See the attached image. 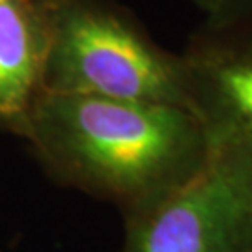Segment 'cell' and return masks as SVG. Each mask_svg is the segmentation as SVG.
Returning <instances> with one entry per match:
<instances>
[{
  "label": "cell",
  "instance_id": "6da1fadb",
  "mask_svg": "<svg viewBox=\"0 0 252 252\" xmlns=\"http://www.w3.org/2000/svg\"><path fill=\"white\" fill-rule=\"evenodd\" d=\"M19 136L53 180L114 204L124 220L187 185L213 150L185 107L51 92L37 95Z\"/></svg>",
  "mask_w": 252,
  "mask_h": 252
},
{
  "label": "cell",
  "instance_id": "7a4b0ae2",
  "mask_svg": "<svg viewBox=\"0 0 252 252\" xmlns=\"http://www.w3.org/2000/svg\"><path fill=\"white\" fill-rule=\"evenodd\" d=\"M43 92L190 108L180 53L116 0H41Z\"/></svg>",
  "mask_w": 252,
  "mask_h": 252
},
{
  "label": "cell",
  "instance_id": "3957f363",
  "mask_svg": "<svg viewBox=\"0 0 252 252\" xmlns=\"http://www.w3.org/2000/svg\"><path fill=\"white\" fill-rule=\"evenodd\" d=\"M211 146L187 185L126 220L122 252H252V144Z\"/></svg>",
  "mask_w": 252,
  "mask_h": 252
},
{
  "label": "cell",
  "instance_id": "277c9868",
  "mask_svg": "<svg viewBox=\"0 0 252 252\" xmlns=\"http://www.w3.org/2000/svg\"><path fill=\"white\" fill-rule=\"evenodd\" d=\"M180 56L190 108L211 144H252V17L202 21Z\"/></svg>",
  "mask_w": 252,
  "mask_h": 252
},
{
  "label": "cell",
  "instance_id": "5b68a950",
  "mask_svg": "<svg viewBox=\"0 0 252 252\" xmlns=\"http://www.w3.org/2000/svg\"><path fill=\"white\" fill-rule=\"evenodd\" d=\"M45 54L41 0H0V127L15 135L43 92Z\"/></svg>",
  "mask_w": 252,
  "mask_h": 252
},
{
  "label": "cell",
  "instance_id": "8992f818",
  "mask_svg": "<svg viewBox=\"0 0 252 252\" xmlns=\"http://www.w3.org/2000/svg\"><path fill=\"white\" fill-rule=\"evenodd\" d=\"M204 21H235L252 17V0H189Z\"/></svg>",
  "mask_w": 252,
  "mask_h": 252
}]
</instances>
